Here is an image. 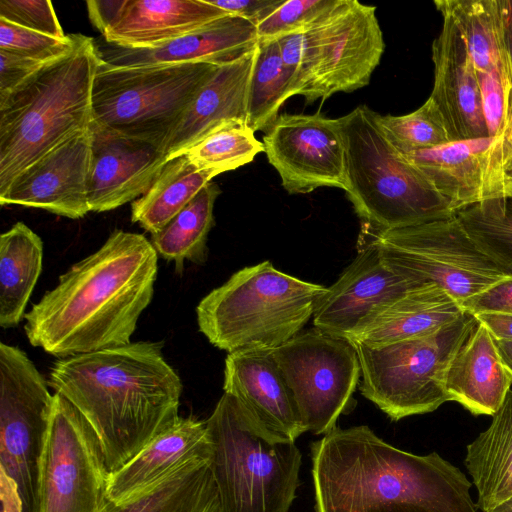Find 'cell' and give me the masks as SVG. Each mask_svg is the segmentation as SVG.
<instances>
[{
  "instance_id": "f35d334b",
  "label": "cell",
  "mask_w": 512,
  "mask_h": 512,
  "mask_svg": "<svg viewBox=\"0 0 512 512\" xmlns=\"http://www.w3.org/2000/svg\"><path fill=\"white\" fill-rule=\"evenodd\" d=\"M76 33L56 38L12 24L0 18V50L12 52L41 63H49L67 54Z\"/></svg>"
},
{
  "instance_id": "d6a6232c",
  "label": "cell",
  "mask_w": 512,
  "mask_h": 512,
  "mask_svg": "<svg viewBox=\"0 0 512 512\" xmlns=\"http://www.w3.org/2000/svg\"><path fill=\"white\" fill-rule=\"evenodd\" d=\"M221 190L207 183L161 230L151 234L158 255L182 269L184 261L202 264L207 259V239L214 225L213 209Z\"/></svg>"
},
{
  "instance_id": "836d02e7",
  "label": "cell",
  "mask_w": 512,
  "mask_h": 512,
  "mask_svg": "<svg viewBox=\"0 0 512 512\" xmlns=\"http://www.w3.org/2000/svg\"><path fill=\"white\" fill-rule=\"evenodd\" d=\"M291 97L289 80L277 41L258 43L248 95L247 124L254 131H266Z\"/></svg>"
},
{
  "instance_id": "44dd1931",
  "label": "cell",
  "mask_w": 512,
  "mask_h": 512,
  "mask_svg": "<svg viewBox=\"0 0 512 512\" xmlns=\"http://www.w3.org/2000/svg\"><path fill=\"white\" fill-rule=\"evenodd\" d=\"M432 43L434 84L430 98L440 109L454 141L488 137L478 73L451 17Z\"/></svg>"
},
{
  "instance_id": "ba28073f",
  "label": "cell",
  "mask_w": 512,
  "mask_h": 512,
  "mask_svg": "<svg viewBox=\"0 0 512 512\" xmlns=\"http://www.w3.org/2000/svg\"><path fill=\"white\" fill-rule=\"evenodd\" d=\"M219 65L114 67L100 60L92 86L91 123L161 148Z\"/></svg>"
},
{
  "instance_id": "f1b7e54d",
  "label": "cell",
  "mask_w": 512,
  "mask_h": 512,
  "mask_svg": "<svg viewBox=\"0 0 512 512\" xmlns=\"http://www.w3.org/2000/svg\"><path fill=\"white\" fill-rule=\"evenodd\" d=\"M483 512L512 496V390L492 415L489 427L472 441L464 460Z\"/></svg>"
},
{
  "instance_id": "e575fe53",
  "label": "cell",
  "mask_w": 512,
  "mask_h": 512,
  "mask_svg": "<svg viewBox=\"0 0 512 512\" xmlns=\"http://www.w3.org/2000/svg\"><path fill=\"white\" fill-rule=\"evenodd\" d=\"M264 152L263 142L245 122H228L188 148L184 155L199 170L214 177L235 170Z\"/></svg>"
},
{
  "instance_id": "ac0fdd59",
  "label": "cell",
  "mask_w": 512,
  "mask_h": 512,
  "mask_svg": "<svg viewBox=\"0 0 512 512\" xmlns=\"http://www.w3.org/2000/svg\"><path fill=\"white\" fill-rule=\"evenodd\" d=\"M91 155L89 127L24 169L0 195V204L39 208L70 219L84 217L91 212L87 195Z\"/></svg>"
},
{
  "instance_id": "7402d4cb",
  "label": "cell",
  "mask_w": 512,
  "mask_h": 512,
  "mask_svg": "<svg viewBox=\"0 0 512 512\" xmlns=\"http://www.w3.org/2000/svg\"><path fill=\"white\" fill-rule=\"evenodd\" d=\"M100 60L114 67L232 61L258 44L256 26L234 15L194 33L151 48H130L95 40Z\"/></svg>"
},
{
  "instance_id": "ee69618b",
  "label": "cell",
  "mask_w": 512,
  "mask_h": 512,
  "mask_svg": "<svg viewBox=\"0 0 512 512\" xmlns=\"http://www.w3.org/2000/svg\"><path fill=\"white\" fill-rule=\"evenodd\" d=\"M462 307L473 315L483 312L512 314V276L466 300L462 303Z\"/></svg>"
},
{
  "instance_id": "9c48e42d",
  "label": "cell",
  "mask_w": 512,
  "mask_h": 512,
  "mask_svg": "<svg viewBox=\"0 0 512 512\" xmlns=\"http://www.w3.org/2000/svg\"><path fill=\"white\" fill-rule=\"evenodd\" d=\"M477 323L476 316L465 311L423 337L381 347L351 342L361 367V394L393 421L436 410L449 401L446 370Z\"/></svg>"
},
{
  "instance_id": "4fadbf2b",
  "label": "cell",
  "mask_w": 512,
  "mask_h": 512,
  "mask_svg": "<svg viewBox=\"0 0 512 512\" xmlns=\"http://www.w3.org/2000/svg\"><path fill=\"white\" fill-rule=\"evenodd\" d=\"M306 431L325 435L347 413L361 375L353 344L316 327L273 349Z\"/></svg>"
},
{
  "instance_id": "cb8c5ba5",
  "label": "cell",
  "mask_w": 512,
  "mask_h": 512,
  "mask_svg": "<svg viewBox=\"0 0 512 512\" xmlns=\"http://www.w3.org/2000/svg\"><path fill=\"white\" fill-rule=\"evenodd\" d=\"M231 15L207 0H126L102 39L113 45L151 48L194 33Z\"/></svg>"
},
{
  "instance_id": "1f68e13d",
  "label": "cell",
  "mask_w": 512,
  "mask_h": 512,
  "mask_svg": "<svg viewBox=\"0 0 512 512\" xmlns=\"http://www.w3.org/2000/svg\"><path fill=\"white\" fill-rule=\"evenodd\" d=\"M466 43L478 73H486L509 58L504 37L503 0H436Z\"/></svg>"
},
{
  "instance_id": "603a6c76",
  "label": "cell",
  "mask_w": 512,
  "mask_h": 512,
  "mask_svg": "<svg viewBox=\"0 0 512 512\" xmlns=\"http://www.w3.org/2000/svg\"><path fill=\"white\" fill-rule=\"evenodd\" d=\"M256 55L257 46L217 67L162 143L166 162L184 154L188 148L228 122L247 123L249 85Z\"/></svg>"
},
{
  "instance_id": "c3c4849f",
  "label": "cell",
  "mask_w": 512,
  "mask_h": 512,
  "mask_svg": "<svg viewBox=\"0 0 512 512\" xmlns=\"http://www.w3.org/2000/svg\"><path fill=\"white\" fill-rule=\"evenodd\" d=\"M503 15L505 44L512 64V0H503Z\"/></svg>"
},
{
  "instance_id": "74e56055",
  "label": "cell",
  "mask_w": 512,
  "mask_h": 512,
  "mask_svg": "<svg viewBox=\"0 0 512 512\" xmlns=\"http://www.w3.org/2000/svg\"><path fill=\"white\" fill-rule=\"evenodd\" d=\"M478 79L489 136L512 135V64L510 58L489 72L478 73Z\"/></svg>"
},
{
  "instance_id": "6da1fadb",
  "label": "cell",
  "mask_w": 512,
  "mask_h": 512,
  "mask_svg": "<svg viewBox=\"0 0 512 512\" xmlns=\"http://www.w3.org/2000/svg\"><path fill=\"white\" fill-rule=\"evenodd\" d=\"M157 272L158 253L150 240L113 231L25 314L29 343L58 359L131 343L152 301Z\"/></svg>"
},
{
  "instance_id": "7dc6e473",
  "label": "cell",
  "mask_w": 512,
  "mask_h": 512,
  "mask_svg": "<svg viewBox=\"0 0 512 512\" xmlns=\"http://www.w3.org/2000/svg\"><path fill=\"white\" fill-rule=\"evenodd\" d=\"M496 341H512V314L483 312L475 315Z\"/></svg>"
},
{
  "instance_id": "8992f818",
  "label": "cell",
  "mask_w": 512,
  "mask_h": 512,
  "mask_svg": "<svg viewBox=\"0 0 512 512\" xmlns=\"http://www.w3.org/2000/svg\"><path fill=\"white\" fill-rule=\"evenodd\" d=\"M327 287L266 260L235 272L196 307L200 332L220 350L275 349L300 333Z\"/></svg>"
},
{
  "instance_id": "2e32d148",
  "label": "cell",
  "mask_w": 512,
  "mask_h": 512,
  "mask_svg": "<svg viewBox=\"0 0 512 512\" xmlns=\"http://www.w3.org/2000/svg\"><path fill=\"white\" fill-rule=\"evenodd\" d=\"M405 157L450 201L454 212L512 198L511 134L452 141Z\"/></svg>"
},
{
  "instance_id": "bcb514c9",
  "label": "cell",
  "mask_w": 512,
  "mask_h": 512,
  "mask_svg": "<svg viewBox=\"0 0 512 512\" xmlns=\"http://www.w3.org/2000/svg\"><path fill=\"white\" fill-rule=\"evenodd\" d=\"M126 0H89L86 2L90 21L103 36L116 22Z\"/></svg>"
},
{
  "instance_id": "5b68a950",
  "label": "cell",
  "mask_w": 512,
  "mask_h": 512,
  "mask_svg": "<svg viewBox=\"0 0 512 512\" xmlns=\"http://www.w3.org/2000/svg\"><path fill=\"white\" fill-rule=\"evenodd\" d=\"M375 111L360 105L340 117L345 192L361 230L382 232L455 214L450 201L387 140Z\"/></svg>"
},
{
  "instance_id": "d4e9b609",
  "label": "cell",
  "mask_w": 512,
  "mask_h": 512,
  "mask_svg": "<svg viewBox=\"0 0 512 512\" xmlns=\"http://www.w3.org/2000/svg\"><path fill=\"white\" fill-rule=\"evenodd\" d=\"M205 421L179 416L124 466L110 474L108 499L123 501L153 485L183 463L212 458Z\"/></svg>"
},
{
  "instance_id": "7c38bea8",
  "label": "cell",
  "mask_w": 512,
  "mask_h": 512,
  "mask_svg": "<svg viewBox=\"0 0 512 512\" xmlns=\"http://www.w3.org/2000/svg\"><path fill=\"white\" fill-rule=\"evenodd\" d=\"M110 474L90 423L55 392L40 466L37 512H100L109 500Z\"/></svg>"
},
{
  "instance_id": "f907efd6",
  "label": "cell",
  "mask_w": 512,
  "mask_h": 512,
  "mask_svg": "<svg viewBox=\"0 0 512 512\" xmlns=\"http://www.w3.org/2000/svg\"><path fill=\"white\" fill-rule=\"evenodd\" d=\"M486 512H512V496Z\"/></svg>"
},
{
  "instance_id": "681fc988",
  "label": "cell",
  "mask_w": 512,
  "mask_h": 512,
  "mask_svg": "<svg viewBox=\"0 0 512 512\" xmlns=\"http://www.w3.org/2000/svg\"><path fill=\"white\" fill-rule=\"evenodd\" d=\"M497 348L505 367L512 375V341H496Z\"/></svg>"
},
{
  "instance_id": "8d00e7d4",
  "label": "cell",
  "mask_w": 512,
  "mask_h": 512,
  "mask_svg": "<svg viewBox=\"0 0 512 512\" xmlns=\"http://www.w3.org/2000/svg\"><path fill=\"white\" fill-rule=\"evenodd\" d=\"M377 118L387 140L404 156L454 141L440 109L430 97L409 114H377Z\"/></svg>"
},
{
  "instance_id": "52a82bcc",
  "label": "cell",
  "mask_w": 512,
  "mask_h": 512,
  "mask_svg": "<svg viewBox=\"0 0 512 512\" xmlns=\"http://www.w3.org/2000/svg\"><path fill=\"white\" fill-rule=\"evenodd\" d=\"M205 422L220 512H289L302 463L295 442L262 435L227 393Z\"/></svg>"
},
{
  "instance_id": "277c9868",
  "label": "cell",
  "mask_w": 512,
  "mask_h": 512,
  "mask_svg": "<svg viewBox=\"0 0 512 512\" xmlns=\"http://www.w3.org/2000/svg\"><path fill=\"white\" fill-rule=\"evenodd\" d=\"M99 62L95 39L76 33L67 54L0 101V195L29 165L90 127Z\"/></svg>"
},
{
  "instance_id": "ffe728a7",
  "label": "cell",
  "mask_w": 512,
  "mask_h": 512,
  "mask_svg": "<svg viewBox=\"0 0 512 512\" xmlns=\"http://www.w3.org/2000/svg\"><path fill=\"white\" fill-rule=\"evenodd\" d=\"M88 203L92 212L114 210L144 195L166 158L150 142L127 137L93 123Z\"/></svg>"
},
{
  "instance_id": "f546056e",
  "label": "cell",
  "mask_w": 512,
  "mask_h": 512,
  "mask_svg": "<svg viewBox=\"0 0 512 512\" xmlns=\"http://www.w3.org/2000/svg\"><path fill=\"white\" fill-rule=\"evenodd\" d=\"M43 242L23 222L0 236V326H17L42 271Z\"/></svg>"
},
{
  "instance_id": "e0dca14e",
  "label": "cell",
  "mask_w": 512,
  "mask_h": 512,
  "mask_svg": "<svg viewBox=\"0 0 512 512\" xmlns=\"http://www.w3.org/2000/svg\"><path fill=\"white\" fill-rule=\"evenodd\" d=\"M421 285L389 267L371 243L358 241L356 258L319 300L314 327L348 341L384 309Z\"/></svg>"
},
{
  "instance_id": "d590c367",
  "label": "cell",
  "mask_w": 512,
  "mask_h": 512,
  "mask_svg": "<svg viewBox=\"0 0 512 512\" xmlns=\"http://www.w3.org/2000/svg\"><path fill=\"white\" fill-rule=\"evenodd\" d=\"M455 216L487 254L512 272V198L473 204Z\"/></svg>"
},
{
  "instance_id": "9a60e30c",
  "label": "cell",
  "mask_w": 512,
  "mask_h": 512,
  "mask_svg": "<svg viewBox=\"0 0 512 512\" xmlns=\"http://www.w3.org/2000/svg\"><path fill=\"white\" fill-rule=\"evenodd\" d=\"M264 152L289 194L320 187L345 190V144L340 119L279 114L265 131Z\"/></svg>"
},
{
  "instance_id": "60d3db41",
  "label": "cell",
  "mask_w": 512,
  "mask_h": 512,
  "mask_svg": "<svg viewBox=\"0 0 512 512\" xmlns=\"http://www.w3.org/2000/svg\"><path fill=\"white\" fill-rule=\"evenodd\" d=\"M281 59L289 80L291 97L303 96L308 104L314 102V78L305 31L277 40Z\"/></svg>"
},
{
  "instance_id": "3957f363",
  "label": "cell",
  "mask_w": 512,
  "mask_h": 512,
  "mask_svg": "<svg viewBox=\"0 0 512 512\" xmlns=\"http://www.w3.org/2000/svg\"><path fill=\"white\" fill-rule=\"evenodd\" d=\"M162 348L131 342L60 358L50 368L48 385L90 423L111 473L179 417L183 385Z\"/></svg>"
},
{
  "instance_id": "d6986e66",
  "label": "cell",
  "mask_w": 512,
  "mask_h": 512,
  "mask_svg": "<svg viewBox=\"0 0 512 512\" xmlns=\"http://www.w3.org/2000/svg\"><path fill=\"white\" fill-rule=\"evenodd\" d=\"M223 390L236 400L249 423L265 437L295 442L307 432L273 349L228 353Z\"/></svg>"
},
{
  "instance_id": "7a4b0ae2",
  "label": "cell",
  "mask_w": 512,
  "mask_h": 512,
  "mask_svg": "<svg viewBox=\"0 0 512 512\" xmlns=\"http://www.w3.org/2000/svg\"><path fill=\"white\" fill-rule=\"evenodd\" d=\"M314 512H478L466 475L436 452L396 448L368 426L311 444Z\"/></svg>"
},
{
  "instance_id": "4316f807",
  "label": "cell",
  "mask_w": 512,
  "mask_h": 512,
  "mask_svg": "<svg viewBox=\"0 0 512 512\" xmlns=\"http://www.w3.org/2000/svg\"><path fill=\"white\" fill-rule=\"evenodd\" d=\"M464 312L461 303L439 286L421 284L384 309L350 342L381 347L423 337L454 322Z\"/></svg>"
},
{
  "instance_id": "f6af8a7d",
  "label": "cell",
  "mask_w": 512,
  "mask_h": 512,
  "mask_svg": "<svg viewBox=\"0 0 512 512\" xmlns=\"http://www.w3.org/2000/svg\"><path fill=\"white\" fill-rule=\"evenodd\" d=\"M219 9L245 19L257 26L271 15L285 0H207Z\"/></svg>"
},
{
  "instance_id": "4dcf8cb0",
  "label": "cell",
  "mask_w": 512,
  "mask_h": 512,
  "mask_svg": "<svg viewBox=\"0 0 512 512\" xmlns=\"http://www.w3.org/2000/svg\"><path fill=\"white\" fill-rule=\"evenodd\" d=\"M214 176L182 154L162 167L148 191L132 202L131 221L154 234L165 227Z\"/></svg>"
},
{
  "instance_id": "ab89813d",
  "label": "cell",
  "mask_w": 512,
  "mask_h": 512,
  "mask_svg": "<svg viewBox=\"0 0 512 512\" xmlns=\"http://www.w3.org/2000/svg\"><path fill=\"white\" fill-rule=\"evenodd\" d=\"M334 0H285L256 26L258 43L306 31Z\"/></svg>"
},
{
  "instance_id": "7bdbcfd3",
  "label": "cell",
  "mask_w": 512,
  "mask_h": 512,
  "mask_svg": "<svg viewBox=\"0 0 512 512\" xmlns=\"http://www.w3.org/2000/svg\"><path fill=\"white\" fill-rule=\"evenodd\" d=\"M47 63L0 50V101Z\"/></svg>"
},
{
  "instance_id": "b9f144b4",
  "label": "cell",
  "mask_w": 512,
  "mask_h": 512,
  "mask_svg": "<svg viewBox=\"0 0 512 512\" xmlns=\"http://www.w3.org/2000/svg\"><path fill=\"white\" fill-rule=\"evenodd\" d=\"M0 18L56 38L67 36L49 0H0Z\"/></svg>"
},
{
  "instance_id": "8fae6325",
  "label": "cell",
  "mask_w": 512,
  "mask_h": 512,
  "mask_svg": "<svg viewBox=\"0 0 512 512\" xmlns=\"http://www.w3.org/2000/svg\"><path fill=\"white\" fill-rule=\"evenodd\" d=\"M393 270L418 284L432 283L462 303L512 272L487 254L455 214L382 232L361 230Z\"/></svg>"
},
{
  "instance_id": "30bf717a",
  "label": "cell",
  "mask_w": 512,
  "mask_h": 512,
  "mask_svg": "<svg viewBox=\"0 0 512 512\" xmlns=\"http://www.w3.org/2000/svg\"><path fill=\"white\" fill-rule=\"evenodd\" d=\"M48 382L19 347L0 343L1 512H37L53 409Z\"/></svg>"
},
{
  "instance_id": "83f0119b",
  "label": "cell",
  "mask_w": 512,
  "mask_h": 512,
  "mask_svg": "<svg viewBox=\"0 0 512 512\" xmlns=\"http://www.w3.org/2000/svg\"><path fill=\"white\" fill-rule=\"evenodd\" d=\"M211 459L189 460L123 501L108 500L100 512H220Z\"/></svg>"
},
{
  "instance_id": "484cf974",
  "label": "cell",
  "mask_w": 512,
  "mask_h": 512,
  "mask_svg": "<svg viewBox=\"0 0 512 512\" xmlns=\"http://www.w3.org/2000/svg\"><path fill=\"white\" fill-rule=\"evenodd\" d=\"M512 385L495 339L478 321L453 356L445 374L449 401H456L474 415H490L502 405Z\"/></svg>"
},
{
  "instance_id": "5bb4252c",
  "label": "cell",
  "mask_w": 512,
  "mask_h": 512,
  "mask_svg": "<svg viewBox=\"0 0 512 512\" xmlns=\"http://www.w3.org/2000/svg\"><path fill=\"white\" fill-rule=\"evenodd\" d=\"M314 101L367 86L385 49L376 7L334 0L305 31Z\"/></svg>"
}]
</instances>
